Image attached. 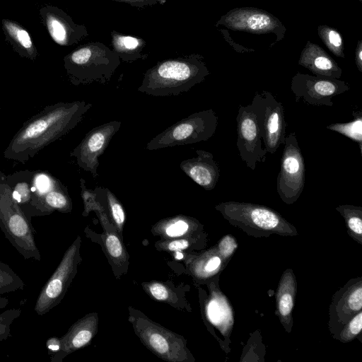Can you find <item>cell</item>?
I'll return each mask as SVG.
<instances>
[{
  "label": "cell",
  "mask_w": 362,
  "mask_h": 362,
  "mask_svg": "<svg viewBox=\"0 0 362 362\" xmlns=\"http://www.w3.org/2000/svg\"><path fill=\"white\" fill-rule=\"evenodd\" d=\"M92 106L85 100L59 102L45 106L26 120L14 134L4 151V158L25 163L45 146L74 129Z\"/></svg>",
  "instance_id": "cell-1"
},
{
  "label": "cell",
  "mask_w": 362,
  "mask_h": 362,
  "mask_svg": "<svg viewBox=\"0 0 362 362\" xmlns=\"http://www.w3.org/2000/svg\"><path fill=\"white\" fill-rule=\"evenodd\" d=\"M209 74L199 54L169 58L145 72L138 90L153 96L177 95L203 82Z\"/></svg>",
  "instance_id": "cell-2"
},
{
  "label": "cell",
  "mask_w": 362,
  "mask_h": 362,
  "mask_svg": "<svg viewBox=\"0 0 362 362\" xmlns=\"http://www.w3.org/2000/svg\"><path fill=\"white\" fill-rule=\"evenodd\" d=\"M215 209L230 224L255 238H268L272 234L281 236L298 235L293 225L267 206L228 201L217 204Z\"/></svg>",
  "instance_id": "cell-3"
},
{
  "label": "cell",
  "mask_w": 362,
  "mask_h": 362,
  "mask_svg": "<svg viewBox=\"0 0 362 362\" xmlns=\"http://www.w3.org/2000/svg\"><path fill=\"white\" fill-rule=\"evenodd\" d=\"M120 63L119 57L100 42L86 43L64 57V69L74 86L107 83Z\"/></svg>",
  "instance_id": "cell-4"
},
{
  "label": "cell",
  "mask_w": 362,
  "mask_h": 362,
  "mask_svg": "<svg viewBox=\"0 0 362 362\" xmlns=\"http://www.w3.org/2000/svg\"><path fill=\"white\" fill-rule=\"evenodd\" d=\"M0 228L5 238L25 259L40 261L35 240V230L12 197L10 187L0 170Z\"/></svg>",
  "instance_id": "cell-5"
},
{
  "label": "cell",
  "mask_w": 362,
  "mask_h": 362,
  "mask_svg": "<svg viewBox=\"0 0 362 362\" xmlns=\"http://www.w3.org/2000/svg\"><path fill=\"white\" fill-rule=\"evenodd\" d=\"M218 125V116L212 110L194 112L177 122L150 140L146 148L150 151L187 145L209 140Z\"/></svg>",
  "instance_id": "cell-6"
},
{
  "label": "cell",
  "mask_w": 362,
  "mask_h": 362,
  "mask_svg": "<svg viewBox=\"0 0 362 362\" xmlns=\"http://www.w3.org/2000/svg\"><path fill=\"white\" fill-rule=\"evenodd\" d=\"M81 237L78 236L66 250L58 267L42 288L34 306V311L38 315L47 313L63 300L81 261Z\"/></svg>",
  "instance_id": "cell-7"
},
{
  "label": "cell",
  "mask_w": 362,
  "mask_h": 362,
  "mask_svg": "<svg viewBox=\"0 0 362 362\" xmlns=\"http://www.w3.org/2000/svg\"><path fill=\"white\" fill-rule=\"evenodd\" d=\"M276 190L281 199L292 204L300 197L305 181V165L295 132L288 134L284 141Z\"/></svg>",
  "instance_id": "cell-8"
},
{
  "label": "cell",
  "mask_w": 362,
  "mask_h": 362,
  "mask_svg": "<svg viewBox=\"0 0 362 362\" xmlns=\"http://www.w3.org/2000/svg\"><path fill=\"white\" fill-rule=\"evenodd\" d=\"M129 320L144 344L160 358L173 362L189 361L192 358L184 339L179 335L153 322L146 316L133 317L130 315Z\"/></svg>",
  "instance_id": "cell-9"
},
{
  "label": "cell",
  "mask_w": 362,
  "mask_h": 362,
  "mask_svg": "<svg viewBox=\"0 0 362 362\" xmlns=\"http://www.w3.org/2000/svg\"><path fill=\"white\" fill-rule=\"evenodd\" d=\"M214 25L256 35L274 34L276 40L270 47L283 40L286 31V27L277 17L265 10L250 6L230 10L221 16Z\"/></svg>",
  "instance_id": "cell-10"
},
{
  "label": "cell",
  "mask_w": 362,
  "mask_h": 362,
  "mask_svg": "<svg viewBox=\"0 0 362 362\" xmlns=\"http://www.w3.org/2000/svg\"><path fill=\"white\" fill-rule=\"evenodd\" d=\"M261 136L267 153L274 154L284 144L286 126L284 107L269 91L256 93L252 101Z\"/></svg>",
  "instance_id": "cell-11"
},
{
  "label": "cell",
  "mask_w": 362,
  "mask_h": 362,
  "mask_svg": "<svg viewBox=\"0 0 362 362\" xmlns=\"http://www.w3.org/2000/svg\"><path fill=\"white\" fill-rule=\"evenodd\" d=\"M350 85L337 78L313 76L297 72L291 79V90L296 102L303 101L313 106L334 105L332 99L350 90Z\"/></svg>",
  "instance_id": "cell-12"
},
{
  "label": "cell",
  "mask_w": 362,
  "mask_h": 362,
  "mask_svg": "<svg viewBox=\"0 0 362 362\" xmlns=\"http://www.w3.org/2000/svg\"><path fill=\"white\" fill-rule=\"evenodd\" d=\"M236 122L239 155L246 165L255 170L257 163L266 161L267 151L262 146L260 129L252 104L239 105Z\"/></svg>",
  "instance_id": "cell-13"
},
{
  "label": "cell",
  "mask_w": 362,
  "mask_h": 362,
  "mask_svg": "<svg viewBox=\"0 0 362 362\" xmlns=\"http://www.w3.org/2000/svg\"><path fill=\"white\" fill-rule=\"evenodd\" d=\"M119 121H112L95 127L86 133L80 144L70 153L77 165L90 172L93 178L98 175L99 158L106 150L113 136L121 127Z\"/></svg>",
  "instance_id": "cell-14"
},
{
  "label": "cell",
  "mask_w": 362,
  "mask_h": 362,
  "mask_svg": "<svg viewBox=\"0 0 362 362\" xmlns=\"http://www.w3.org/2000/svg\"><path fill=\"white\" fill-rule=\"evenodd\" d=\"M362 310V276L353 278L332 296L329 307V330L333 338Z\"/></svg>",
  "instance_id": "cell-15"
},
{
  "label": "cell",
  "mask_w": 362,
  "mask_h": 362,
  "mask_svg": "<svg viewBox=\"0 0 362 362\" xmlns=\"http://www.w3.org/2000/svg\"><path fill=\"white\" fill-rule=\"evenodd\" d=\"M39 14L49 36L59 45L72 46L88 36L84 25L76 23L70 16L55 6H42Z\"/></svg>",
  "instance_id": "cell-16"
},
{
  "label": "cell",
  "mask_w": 362,
  "mask_h": 362,
  "mask_svg": "<svg viewBox=\"0 0 362 362\" xmlns=\"http://www.w3.org/2000/svg\"><path fill=\"white\" fill-rule=\"evenodd\" d=\"M98 317L96 313L88 314L76 322L68 332L59 338L60 348L52 355V362H61L69 354L88 344L95 336Z\"/></svg>",
  "instance_id": "cell-17"
},
{
  "label": "cell",
  "mask_w": 362,
  "mask_h": 362,
  "mask_svg": "<svg viewBox=\"0 0 362 362\" xmlns=\"http://www.w3.org/2000/svg\"><path fill=\"white\" fill-rule=\"evenodd\" d=\"M196 153L197 157L182 160L180 168L195 183L206 190H212L220 177L219 166L211 153L199 149Z\"/></svg>",
  "instance_id": "cell-18"
},
{
  "label": "cell",
  "mask_w": 362,
  "mask_h": 362,
  "mask_svg": "<svg viewBox=\"0 0 362 362\" xmlns=\"http://www.w3.org/2000/svg\"><path fill=\"white\" fill-rule=\"evenodd\" d=\"M33 171L25 170L6 175L4 177L10 187L14 200L19 205L28 218L46 216L31 190Z\"/></svg>",
  "instance_id": "cell-19"
},
{
  "label": "cell",
  "mask_w": 362,
  "mask_h": 362,
  "mask_svg": "<svg viewBox=\"0 0 362 362\" xmlns=\"http://www.w3.org/2000/svg\"><path fill=\"white\" fill-rule=\"evenodd\" d=\"M298 64L317 76L339 79L342 74L336 61L322 47L309 40L300 52Z\"/></svg>",
  "instance_id": "cell-20"
},
{
  "label": "cell",
  "mask_w": 362,
  "mask_h": 362,
  "mask_svg": "<svg viewBox=\"0 0 362 362\" xmlns=\"http://www.w3.org/2000/svg\"><path fill=\"white\" fill-rule=\"evenodd\" d=\"M297 291L296 276L291 269H286L279 280L276 293L275 314L286 332L290 333L293 325V310Z\"/></svg>",
  "instance_id": "cell-21"
},
{
  "label": "cell",
  "mask_w": 362,
  "mask_h": 362,
  "mask_svg": "<svg viewBox=\"0 0 362 362\" xmlns=\"http://www.w3.org/2000/svg\"><path fill=\"white\" fill-rule=\"evenodd\" d=\"M206 313L210 322L230 340L233 326V309L227 298L219 291L211 292L210 300L206 305Z\"/></svg>",
  "instance_id": "cell-22"
},
{
  "label": "cell",
  "mask_w": 362,
  "mask_h": 362,
  "mask_svg": "<svg viewBox=\"0 0 362 362\" xmlns=\"http://www.w3.org/2000/svg\"><path fill=\"white\" fill-rule=\"evenodd\" d=\"M6 41L20 57L34 61L38 52L28 30L19 23L8 18L1 20Z\"/></svg>",
  "instance_id": "cell-23"
},
{
  "label": "cell",
  "mask_w": 362,
  "mask_h": 362,
  "mask_svg": "<svg viewBox=\"0 0 362 362\" xmlns=\"http://www.w3.org/2000/svg\"><path fill=\"white\" fill-rule=\"evenodd\" d=\"M112 51L121 61L132 63L138 59H145L148 54L144 53L146 40L140 37L125 35L116 30L110 32Z\"/></svg>",
  "instance_id": "cell-24"
},
{
  "label": "cell",
  "mask_w": 362,
  "mask_h": 362,
  "mask_svg": "<svg viewBox=\"0 0 362 362\" xmlns=\"http://www.w3.org/2000/svg\"><path fill=\"white\" fill-rule=\"evenodd\" d=\"M42 202L50 214L54 211L69 213L72 210V202L67 187L61 181L43 196Z\"/></svg>",
  "instance_id": "cell-25"
},
{
  "label": "cell",
  "mask_w": 362,
  "mask_h": 362,
  "mask_svg": "<svg viewBox=\"0 0 362 362\" xmlns=\"http://www.w3.org/2000/svg\"><path fill=\"white\" fill-rule=\"evenodd\" d=\"M336 210L344 218L349 235L362 245V207L344 204L337 206Z\"/></svg>",
  "instance_id": "cell-26"
},
{
  "label": "cell",
  "mask_w": 362,
  "mask_h": 362,
  "mask_svg": "<svg viewBox=\"0 0 362 362\" xmlns=\"http://www.w3.org/2000/svg\"><path fill=\"white\" fill-rule=\"evenodd\" d=\"M353 119L348 122H335L327 129L339 133L358 144L362 155V112L353 110Z\"/></svg>",
  "instance_id": "cell-27"
},
{
  "label": "cell",
  "mask_w": 362,
  "mask_h": 362,
  "mask_svg": "<svg viewBox=\"0 0 362 362\" xmlns=\"http://www.w3.org/2000/svg\"><path fill=\"white\" fill-rule=\"evenodd\" d=\"M317 34L327 48L336 57L344 59V45L341 33L329 25H318Z\"/></svg>",
  "instance_id": "cell-28"
},
{
  "label": "cell",
  "mask_w": 362,
  "mask_h": 362,
  "mask_svg": "<svg viewBox=\"0 0 362 362\" xmlns=\"http://www.w3.org/2000/svg\"><path fill=\"white\" fill-rule=\"evenodd\" d=\"M95 190L107 206V211L119 230H122L125 221L124 209L114 194L107 188L96 187Z\"/></svg>",
  "instance_id": "cell-29"
},
{
  "label": "cell",
  "mask_w": 362,
  "mask_h": 362,
  "mask_svg": "<svg viewBox=\"0 0 362 362\" xmlns=\"http://www.w3.org/2000/svg\"><path fill=\"white\" fill-rule=\"evenodd\" d=\"M24 286L23 279L8 264L0 260V295L23 290Z\"/></svg>",
  "instance_id": "cell-30"
},
{
  "label": "cell",
  "mask_w": 362,
  "mask_h": 362,
  "mask_svg": "<svg viewBox=\"0 0 362 362\" xmlns=\"http://www.w3.org/2000/svg\"><path fill=\"white\" fill-rule=\"evenodd\" d=\"M199 225L197 220L179 216L164 221L163 228L168 237L177 238L185 235L189 229Z\"/></svg>",
  "instance_id": "cell-31"
},
{
  "label": "cell",
  "mask_w": 362,
  "mask_h": 362,
  "mask_svg": "<svg viewBox=\"0 0 362 362\" xmlns=\"http://www.w3.org/2000/svg\"><path fill=\"white\" fill-rule=\"evenodd\" d=\"M362 329V310L356 314L334 337L342 343H348L361 335Z\"/></svg>",
  "instance_id": "cell-32"
},
{
  "label": "cell",
  "mask_w": 362,
  "mask_h": 362,
  "mask_svg": "<svg viewBox=\"0 0 362 362\" xmlns=\"http://www.w3.org/2000/svg\"><path fill=\"white\" fill-rule=\"evenodd\" d=\"M226 264L227 262L219 255L217 248L213 249L202 263V274L205 276H213L216 273L220 272L221 267H225Z\"/></svg>",
  "instance_id": "cell-33"
},
{
  "label": "cell",
  "mask_w": 362,
  "mask_h": 362,
  "mask_svg": "<svg viewBox=\"0 0 362 362\" xmlns=\"http://www.w3.org/2000/svg\"><path fill=\"white\" fill-rule=\"evenodd\" d=\"M21 308H11L0 313V341L11 336V327L13 321L20 317Z\"/></svg>",
  "instance_id": "cell-34"
},
{
  "label": "cell",
  "mask_w": 362,
  "mask_h": 362,
  "mask_svg": "<svg viewBox=\"0 0 362 362\" xmlns=\"http://www.w3.org/2000/svg\"><path fill=\"white\" fill-rule=\"evenodd\" d=\"M217 250L226 262H228L238 248V243L233 235L223 236L217 245Z\"/></svg>",
  "instance_id": "cell-35"
},
{
  "label": "cell",
  "mask_w": 362,
  "mask_h": 362,
  "mask_svg": "<svg viewBox=\"0 0 362 362\" xmlns=\"http://www.w3.org/2000/svg\"><path fill=\"white\" fill-rule=\"evenodd\" d=\"M105 247L110 255L119 259L123 255V247L119 238L114 233H108L105 238Z\"/></svg>",
  "instance_id": "cell-36"
},
{
  "label": "cell",
  "mask_w": 362,
  "mask_h": 362,
  "mask_svg": "<svg viewBox=\"0 0 362 362\" xmlns=\"http://www.w3.org/2000/svg\"><path fill=\"white\" fill-rule=\"evenodd\" d=\"M147 288L151 295L158 300L165 301L170 298V292L163 284L151 283L147 285Z\"/></svg>",
  "instance_id": "cell-37"
},
{
  "label": "cell",
  "mask_w": 362,
  "mask_h": 362,
  "mask_svg": "<svg viewBox=\"0 0 362 362\" xmlns=\"http://www.w3.org/2000/svg\"><path fill=\"white\" fill-rule=\"evenodd\" d=\"M120 3H125L131 6L144 8L148 6H153L156 4L163 5L167 0H110Z\"/></svg>",
  "instance_id": "cell-38"
},
{
  "label": "cell",
  "mask_w": 362,
  "mask_h": 362,
  "mask_svg": "<svg viewBox=\"0 0 362 362\" xmlns=\"http://www.w3.org/2000/svg\"><path fill=\"white\" fill-rule=\"evenodd\" d=\"M219 31L221 33L223 38L225 40L233 47V49L239 52V53H248V52H254L255 49L251 48H247L246 47L242 46L240 45H238L235 43L233 39H231L230 36L229 35V33L226 29H218Z\"/></svg>",
  "instance_id": "cell-39"
},
{
  "label": "cell",
  "mask_w": 362,
  "mask_h": 362,
  "mask_svg": "<svg viewBox=\"0 0 362 362\" xmlns=\"http://www.w3.org/2000/svg\"><path fill=\"white\" fill-rule=\"evenodd\" d=\"M189 245V243L187 240L180 239L169 242L165 247L166 250L170 251H178L187 249Z\"/></svg>",
  "instance_id": "cell-40"
},
{
  "label": "cell",
  "mask_w": 362,
  "mask_h": 362,
  "mask_svg": "<svg viewBox=\"0 0 362 362\" xmlns=\"http://www.w3.org/2000/svg\"><path fill=\"white\" fill-rule=\"evenodd\" d=\"M46 346L49 354H54L59 351L60 348V340L58 337H50L47 340Z\"/></svg>",
  "instance_id": "cell-41"
},
{
  "label": "cell",
  "mask_w": 362,
  "mask_h": 362,
  "mask_svg": "<svg viewBox=\"0 0 362 362\" xmlns=\"http://www.w3.org/2000/svg\"><path fill=\"white\" fill-rule=\"evenodd\" d=\"M355 63L358 70L362 72V40H358L355 49Z\"/></svg>",
  "instance_id": "cell-42"
},
{
  "label": "cell",
  "mask_w": 362,
  "mask_h": 362,
  "mask_svg": "<svg viewBox=\"0 0 362 362\" xmlns=\"http://www.w3.org/2000/svg\"><path fill=\"white\" fill-rule=\"evenodd\" d=\"M8 299L5 297H2L0 295V309L4 308L7 306L8 304Z\"/></svg>",
  "instance_id": "cell-43"
},
{
  "label": "cell",
  "mask_w": 362,
  "mask_h": 362,
  "mask_svg": "<svg viewBox=\"0 0 362 362\" xmlns=\"http://www.w3.org/2000/svg\"><path fill=\"white\" fill-rule=\"evenodd\" d=\"M358 1H360L361 3L362 2V0H358Z\"/></svg>",
  "instance_id": "cell-44"
},
{
  "label": "cell",
  "mask_w": 362,
  "mask_h": 362,
  "mask_svg": "<svg viewBox=\"0 0 362 362\" xmlns=\"http://www.w3.org/2000/svg\"><path fill=\"white\" fill-rule=\"evenodd\" d=\"M0 110H1V108H0Z\"/></svg>",
  "instance_id": "cell-45"
}]
</instances>
